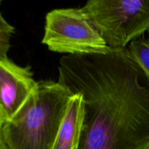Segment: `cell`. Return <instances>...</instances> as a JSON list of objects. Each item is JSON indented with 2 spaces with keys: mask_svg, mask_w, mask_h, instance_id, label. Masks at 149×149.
<instances>
[{
  "mask_svg": "<svg viewBox=\"0 0 149 149\" xmlns=\"http://www.w3.org/2000/svg\"><path fill=\"white\" fill-rule=\"evenodd\" d=\"M58 81L83 97L77 149H148L149 79L127 49L65 55Z\"/></svg>",
  "mask_w": 149,
  "mask_h": 149,
  "instance_id": "1",
  "label": "cell"
},
{
  "mask_svg": "<svg viewBox=\"0 0 149 149\" xmlns=\"http://www.w3.org/2000/svg\"><path fill=\"white\" fill-rule=\"evenodd\" d=\"M14 32L15 28L4 19L0 12V60L8 59L10 39Z\"/></svg>",
  "mask_w": 149,
  "mask_h": 149,
  "instance_id": "8",
  "label": "cell"
},
{
  "mask_svg": "<svg viewBox=\"0 0 149 149\" xmlns=\"http://www.w3.org/2000/svg\"><path fill=\"white\" fill-rule=\"evenodd\" d=\"M36 84L30 65L21 67L9 58L0 60V106L7 121L15 114Z\"/></svg>",
  "mask_w": 149,
  "mask_h": 149,
  "instance_id": "5",
  "label": "cell"
},
{
  "mask_svg": "<svg viewBox=\"0 0 149 149\" xmlns=\"http://www.w3.org/2000/svg\"><path fill=\"white\" fill-rule=\"evenodd\" d=\"M81 8L113 49L149 33V0H90Z\"/></svg>",
  "mask_w": 149,
  "mask_h": 149,
  "instance_id": "3",
  "label": "cell"
},
{
  "mask_svg": "<svg viewBox=\"0 0 149 149\" xmlns=\"http://www.w3.org/2000/svg\"><path fill=\"white\" fill-rule=\"evenodd\" d=\"M84 115L83 97L74 93L52 149H77L79 144Z\"/></svg>",
  "mask_w": 149,
  "mask_h": 149,
  "instance_id": "6",
  "label": "cell"
},
{
  "mask_svg": "<svg viewBox=\"0 0 149 149\" xmlns=\"http://www.w3.org/2000/svg\"><path fill=\"white\" fill-rule=\"evenodd\" d=\"M148 149H149V148H148Z\"/></svg>",
  "mask_w": 149,
  "mask_h": 149,
  "instance_id": "11",
  "label": "cell"
},
{
  "mask_svg": "<svg viewBox=\"0 0 149 149\" xmlns=\"http://www.w3.org/2000/svg\"><path fill=\"white\" fill-rule=\"evenodd\" d=\"M0 149H4V148H3V146H2V144H1V140H0Z\"/></svg>",
  "mask_w": 149,
  "mask_h": 149,
  "instance_id": "9",
  "label": "cell"
},
{
  "mask_svg": "<svg viewBox=\"0 0 149 149\" xmlns=\"http://www.w3.org/2000/svg\"><path fill=\"white\" fill-rule=\"evenodd\" d=\"M42 43L52 52L67 55L101 53L110 49L81 7L49 12Z\"/></svg>",
  "mask_w": 149,
  "mask_h": 149,
  "instance_id": "4",
  "label": "cell"
},
{
  "mask_svg": "<svg viewBox=\"0 0 149 149\" xmlns=\"http://www.w3.org/2000/svg\"><path fill=\"white\" fill-rule=\"evenodd\" d=\"M1 0H0V5H1Z\"/></svg>",
  "mask_w": 149,
  "mask_h": 149,
  "instance_id": "10",
  "label": "cell"
},
{
  "mask_svg": "<svg viewBox=\"0 0 149 149\" xmlns=\"http://www.w3.org/2000/svg\"><path fill=\"white\" fill-rule=\"evenodd\" d=\"M74 93L59 81H37L15 114L0 128L4 149H52Z\"/></svg>",
  "mask_w": 149,
  "mask_h": 149,
  "instance_id": "2",
  "label": "cell"
},
{
  "mask_svg": "<svg viewBox=\"0 0 149 149\" xmlns=\"http://www.w3.org/2000/svg\"><path fill=\"white\" fill-rule=\"evenodd\" d=\"M127 49L132 60L149 79V35L142 36L133 40Z\"/></svg>",
  "mask_w": 149,
  "mask_h": 149,
  "instance_id": "7",
  "label": "cell"
}]
</instances>
